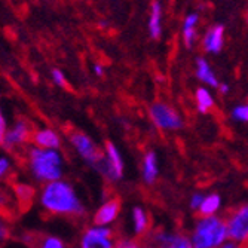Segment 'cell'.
<instances>
[{
    "mask_svg": "<svg viewBox=\"0 0 248 248\" xmlns=\"http://www.w3.org/2000/svg\"><path fill=\"white\" fill-rule=\"evenodd\" d=\"M39 202L42 208L52 216L76 218L85 214V205L76 189L62 178L43 185Z\"/></svg>",
    "mask_w": 248,
    "mask_h": 248,
    "instance_id": "obj_1",
    "label": "cell"
},
{
    "mask_svg": "<svg viewBox=\"0 0 248 248\" xmlns=\"http://www.w3.org/2000/svg\"><path fill=\"white\" fill-rule=\"evenodd\" d=\"M26 165L31 177L42 185L61 180L64 172V159L58 150L31 146L26 149Z\"/></svg>",
    "mask_w": 248,
    "mask_h": 248,
    "instance_id": "obj_2",
    "label": "cell"
},
{
    "mask_svg": "<svg viewBox=\"0 0 248 248\" xmlns=\"http://www.w3.org/2000/svg\"><path fill=\"white\" fill-rule=\"evenodd\" d=\"M189 239L192 248H220L228 241L224 218L218 216L199 217Z\"/></svg>",
    "mask_w": 248,
    "mask_h": 248,
    "instance_id": "obj_3",
    "label": "cell"
},
{
    "mask_svg": "<svg viewBox=\"0 0 248 248\" xmlns=\"http://www.w3.org/2000/svg\"><path fill=\"white\" fill-rule=\"evenodd\" d=\"M69 140L73 146V149L78 152L80 159L88 164L89 167H94L98 170L101 161H103V150L95 144V141L89 137L88 134L73 129L69 135Z\"/></svg>",
    "mask_w": 248,
    "mask_h": 248,
    "instance_id": "obj_4",
    "label": "cell"
},
{
    "mask_svg": "<svg viewBox=\"0 0 248 248\" xmlns=\"http://www.w3.org/2000/svg\"><path fill=\"white\" fill-rule=\"evenodd\" d=\"M228 232V241L245 247L248 241V207L242 204L232 210L229 216L224 218Z\"/></svg>",
    "mask_w": 248,
    "mask_h": 248,
    "instance_id": "obj_5",
    "label": "cell"
},
{
    "mask_svg": "<svg viewBox=\"0 0 248 248\" xmlns=\"http://www.w3.org/2000/svg\"><path fill=\"white\" fill-rule=\"evenodd\" d=\"M149 116H150V121L153 122V125L162 131H178L185 125L178 111L174 107H171L165 103H161V101L153 103L150 106Z\"/></svg>",
    "mask_w": 248,
    "mask_h": 248,
    "instance_id": "obj_6",
    "label": "cell"
},
{
    "mask_svg": "<svg viewBox=\"0 0 248 248\" xmlns=\"http://www.w3.org/2000/svg\"><path fill=\"white\" fill-rule=\"evenodd\" d=\"M98 171L106 178H108L110 182H118V180L124 177L125 172L124 157L115 143L106 141L103 149V161L98 167Z\"/></svg>",
    "mask_w": 248,
    "mask_h": 248,
    "instance_id": "obj_7",
    "label": "cell"
},
{
    "mask_svg": "<svg viewBox=\"0 0 248 248\" xmlns=\"http://www.w3.org/2000/svg\"><path fill=\"white\" fill-rule=\"evenodd\" d=\"M33 126L27 119H18L14 125L8 126L3 146L9 152H22L26 150L27 146L30 144L31 134H33Z\"/></svg>",
    "mask_w": 248,
    "mask_h": 248,
    "instance_id": "obj_8",
    "label": "cell"
},
{
    "mask_svg": "<svg viewBox=\"0 0 248 248\" xmlns=\"http://www.w3.org/2000/svg\"><path fill=\"white\" fill-rule=\"evenodd\" d=\"M115 232L110 226H89L80 236L79 248H115Z\"/></svg>",
    "mask_w": 248,
    "mask_h": 248,
    "instance_id": "obj_9",
    "label": "cell"
},
{
    "mask_svg": "<svg viewBox=\"0 0 248 248\" xmlns=\"http://www.w3.org/2000/svg\"><path fill=\"white\" fill-rule=\"evenodd\" d=\"M149 242L155 248H192L190 239L186 233L172 231H155L149 236Z\"/></svg>",
    "mask_w": 248,
    "mask_h": 248,
    "instance_id": "obj_10",
    "label": "cell"
},
{
    "mask_svg": "<svg viewBox=\"0 0 248 248\" xmlns=\"http://www.w3.org/2000/svg\"><path fill=\"white\" fill-rule=\"evenodd\" d=\"M121 201L118 198H108L106 199L100 208L94 214V224L95 226H111L121 214Z\"/></svg>",
    "mask_w": 248,
    "mask_h": 248,
    "instance_id": "obj_11",
    "label": "cell"
},
{
    "mask_svg": "<svg viewBox=\"0 0 248 248\" xmlns=\"http://www.w3.org/2000/svg\"><path fill=\"white\" fill-rule=\"evenodd\" d=\"M30 143L33 144V147L58 150L61 147V137L52 128H40L33 131Z\"/></svg>",
    "mask_w": 248,
    "mask_h": 248,
    "instance_id": "obj_12",
    "label": "cell"
},
{
    "mask_svg": "<svg viewBox=\"0 0 248 248\" xmlns=\"http://www.w3.org/2000/svg\"><path fill=\"white\" fill-rule=\"evenodd\" d=\"M141 177L146 185H153L159 177V161L155 152H147L141 161Z\"/></svg>",
    "mask_w": 248,
    "mask_h": 248,
    "instance_id": "obj_13",
    "label": "cell"
},
{
    "mask_svg": "<svg viewBox=\"0 0 248 248\" xmlns=\"http://www.w3.org/2000/svg\"><path fill=\"white\" fill-rule=\"evenodd\" d=\"M224 43V27L214 26L207 31V34L202 39V48L208 54H218L223 49Z\"/></svg>",
    "mask_w": 248,
    "mask_h": 248,
    "instance_id": "obj_14",
    "label": "cell"
},
{
    "mask_svg": "<svg viewBox=\"0 0 248 248\" xmlns=\"http://www.w3.org/2000/svg\"><path fill=\"white\" fill-rule=\"evenodd\" d=\"M132 229L134 233L139 238L144 236L149 233L150 229V218H149V213L143 208V207H134L132 208Z\"/></svg>",
    "mask_w": 248,
    "mask_h": 248,
    "instance_id": "obj_15",
    "label": "cell"
},
{
    "mask_svg": "<svg viewBox=\"0 0 248 248\" xmlns=\"http://www.w3.org/2000/svg\"><path fill=\"white\" fill-rule=\"evenodd\" d=\"M221 208V196L218 193H208L204 195L201 205L198 208V214L201 217H211L217 216V213Z\"/></svg>",
    "mask_w": 248,
    "mask_h": 248,
    "instance_id": "obj_16",
    "label": "cell"
},
{
    "mask_svg": "<svg viewBox=\"0 0 248 248\" xmlns=\"http://www.w3.org/2000/svg\"><path fill=\"white\" fill-rule=\"evenodd\" d=\"M18 205V199L15 196L14 189L0 183V214L8 216L9 213H14Z\"/></svg>",
    "mask_w": 248,
    "mask_h": 248,
    "instance_id": "obj_17",
    "label": "cell"
},
{
    "mask_svg": "<svg viewBox=\"0 0 248 248\" xmlns=\"http://www.w3.org/2000/svg\"><path fill=\"white\" fill-rule=\"evenodd\" d=\"M149 31L153 39H159L162 33V8L157 0H155L152 3L150 18H149Z\"/></svg>",
    "mask_w": 248,
    "mask_h": 248,
    "instance_id": "obj_18",
    "label": "cell"
},
{
    "mask_svg": "<svg viewBox=\"0 0 248 248\" xmlns=\"http://www.w3.org/2000/svg\"><path fill=\"white\" fill-rule=\"evenodd\" d=\"M196 78L204 82L205 85L208 86H213V88H217L218 86V80L216 78V75L213 73L211 67L208 64V61L205 58H198L196 60Z\"/></svg>",
    "mask_w": 248,
    "mask_h": 248,
    "instance_id": "obj_19",
    "label": "cell"
},
{
    "mask_svg": "<svg viewBox=\"0 0 248 248\" xmlns=\"http://www.w3.org/2000/svg\"><path fill=\"white\" fill-rule=\"evenodd\" d=\"M29 244L33 248H67L65 242L54 235H34L29 238Z\"/></svg>",
    "mask_w": 248,
    "mask_h": 248,
    "instance_id": "obj_20",
    "label": "cell"
},
{
    "mask_svg": "<svg viewBox=\"0 0 248 248\" xmlns=\"http://www.w3.org/2000/svg\"><path fill=\"white\" fill-rule=\"evenodd\" d=\"M195 101H196V108L199 113L207 115L214 108V98L210 89L207 88H198L195 93Z\"/></svg>",
    "mask_w": 248,
    "mask_h": 248,
    "instance_id": "obj_21",
    "label": "cell"
},
{
    "mask_svg": "<svg viewBox=\"0 0 248 248\" xmlns=\"http://www.w3.org/2000/svg\"><path fill=\"white\" fill-rule=\"evenodd\" d=\"M12 171H14V162L11 157L6 155L0 156V183H3L5 180L9 178Z\"/></svg>",
    "mask_w": 248,
    "mask_h": 248,
    "instance_id": "obj_22",
    "label": "cell"
},
{
    "mask_svg": "<svg viewBox=\"0 0 248 248\" xmlns=\"http://www.w3.org/2000/svg\"><path fill=\"white\" fill-rule=\"evenodd\" d=\"M232 121L238 124H245L248 121V106L247 104H238L236 107L232 108L231 111Z\"/></svg>",
    "mask_w": 248,
    "mask_h": 248,
    "instance_id": "obj_23",
    "label": "cell"
},
{
    "mask_svg": "<svg viewBox=\"0 0 248 248\" xmlns=\"http://www.w3.org/2000/svg\"><path fill=\"white\" fill-rule=\"evenodd\" d=\"M11 236V229H9V224L0 218V244H3L9 239Z\"/></svg>",
    "mask_w": 248,
    "mask_h": 248,
    "instance_id": "obj_24",
    "label": "cell"
},
{
    "mask_svg": "<svg viewBox=\"0 0 248 248\" xmlns=\"http://www.w3.org/2000/svg\"><path fill=\"white\" fill-rule=\"evenodd\" d=\"M140 247H141V242L134 241V239H121V241H116L115 244V248H140Z\"/></svg>",
    "mask_w": 248,
    "mask_h": 248,
    "instance_id": "obj_25",
    "label": "cell"
},
{
    "mask_svg": "<svg viewBox=\"0 0 248 248\" xmlns=\"http://www.w3.org/2000/svg\"><path fill=\"white\" fill-rule=\"evenodd\" d=\"M6 131H8V122H6V118L3 115V111L0 110V146H3V140H5Z\"/></svg>",
    "mask_w": 248,
    "mask_h": 248,
    "instance_id": "obj_26",
    "label": "cell"
},
{
    "mask_svg": "<svg viewBox=\"0 0 248 248\" xmlns=\"http://www.w3.org/2000/svg\"><path fill=\"white\" fill-rule=\"evenodd\" d=\"M195 36H196L195 29H183V40L186 43V46H192Z\"/></svg>",
    "mask_w": 248,
    "mask_h": 248,
    "instance_id": "obj_27",
    "label": "cell"
},
{
    "mask_svg": "<svg viewBox=\"0 0 248 248\" xmlns=\"http://www.w3.org/2000/svg\"><path fill=\"white\" fill-rule=\"evenodd\" d=\"M202 199H204V193L195 192V193L192 195V198H190V208L195 210V211H198V208H199V205H201Z\"/></svg>",
    "mask_w": 248,
    "mask_h": 248,
    "instance_id": "obj_28",
    "label": "cell"
},
{
    "mask_svg": "<svg viewBox=\"0 0 248 248\" xmlns=\"http://www.w3.org/2000/svg\"><path fill=\"white\" fill-rule=\"evenodd\" d=\"M51 76H52V80L55 82V85H58V86H64L65 85V76H64V73L61 70H58V69L52 70Z\"/></svg>",
    "mask_w": 248,
    "mask_h": 248,
    "instance_id": "obj_29",
    "label": "cell"
},
{
    "mask_svg": "<svg viewBox=\"0 0 248 248\" xmlns=\"http://www.w3.org/2000/svg\"><path fill=\"white\" fill-rule=\"evenodd\" d=\"M198 21H199L198 14H190V15H187L186 19H185V27H183V29H195L196 24H198Z\"/></svg>",
    "mask_w": 248,
    "mask_h": 248,
    "instance_id": "obj_30",
    "label": "cell"
},
{
    "mask_svg": "<svg viewBox=\"0 0 248 248\" xmlns=\"http://www.w3.org/2000/svg\"><path fill=\"white\" fill-rule=\"evenodd\" d=\"M218 91H220V94H228L229 93V85H226V83H218Z\"/></svg>",
    "mask_w": 248,
    "mask_h": 248,
    "instance_id": "obj_31",
    "label": "cell"
},
{
    "mask_svg": "<svg viewBox=\"0 0 248 248\" xmlns=\"http://www.w3.org/2000/svg\"><path fill=\"white\" fill-rule=\"evenodd\" d=\"M220 248H244V247H241V245H238V244H233V242H231V241H226Z\"/></svg>",
    "mask_w": 248,
    "mask_h": 248,
    "instance_id": "obj_32",
    "label": "cell"
},
{
    "mask_svg": "<svg viewBox=\"0 0 248 248\" xmlns=\"http://www.w3.org/2000/svg\"><path fill=\"white\" fill-rule=\"evenodd\" d=\"M94 72H95V75H97V76H103V75H104V72H103V67H101L100 64L94 65Z\"/></svg>",
    "mask_w": 248,
    "mask_h": 248,
    "instance_id": "obj_33",
    "label": "cell"
},
{
    "mask_svg": "<svg viewBox=\"0 0 248 248\" xmlns=\"http://www.w3.org/2000/svg\"><path fill=\"white\" fill-rule=\"evenodd\" d=\"M140 248H155V247L147 241V242H141V247H140Z\"/></svg>",
    "mask_w": 248,
    "mask_h": 248,
    "instance_id": "obj_34",
    "label": "cell"
}]
</instances>
